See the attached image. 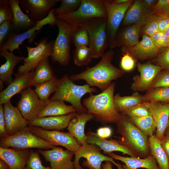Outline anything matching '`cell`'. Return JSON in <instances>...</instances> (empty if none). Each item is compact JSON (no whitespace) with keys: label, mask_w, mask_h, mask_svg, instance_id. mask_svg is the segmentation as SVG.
<instances>
[{"label":"cell","mask_w":169,"mask_h":169,"mask_svg":"<svg viewBox=\"0 0 169 169\" xmlns=\"http://www.w3.org/2000/svg\"><path fill=\"white\" fill-rule=\"evenodd\" d=\"M115 52L112 49L106 51L100 60L91 67L87 66L80 73L70 76L73 81L84 80L90 86H96L102 91L106 89L112 81L121 77L125 72L111 64Z\"/></svg>","instance_id":"obj_1"},{"label":"cell","mask_w":169,"mask_h":169,"mask_svg":"<svg viewBox=\"0 0 169 169\" xmlns=\"http://www.w3.org/2000/svg\"><path fill=\"white\" fill-rule=\"evenodd\" d=\"M115 82L105 90L97 95L90 94L89 96L83 100L87 112L92 114L99 121L105 123H116L120 114L117 110L114 103Z\"/></svg>","instance_id":"obj_2"},{"label":"cell","mask_w":169,"mask_h":169,"mask_svg":"<svg viewBox=\"0 0 169 169\" xmlns=\"http://www.w3.org/2000/svg\"><path fill=\"white\" fill-rule=\"evenodd\" d=\"M116 123L117 132L121 136L120 141L130 148L140 158L151 155L149 137L145 136L128 116L120 114Z\"/></svg>","instance_id":"obj_3"},{"label":"cell","mask_w":169,"mask_h":169,"mask_svg":"<svg viewBox=\"0 0 169 169\" xmlns=\"http://www.w3.org/2000/svg\"><path fill=\"white\" fill-rule=\"evenodd\" d=\"M90 87L87 84L77 85L73 83L70 77L65 74L59 79L57 90L49 99L69 102L78 113L87 112V109L82 104L81 100L85 94L97 91L95 88Z\"/></svg>","instance_id":"obj_4"},{"label":"cell","mask_w":169,"mask_h":169,"mask_svg":"<svg viewBox=\"0 0 169 169\" xmlns=\"http://www.w3.org/2000/svg\"><path fill=\"white\" fill-rule=\"evenodd\" d=\"M107 18H95L83 23L78 27L88 32L90 48L93 58H101L109 45L106 32Z\"/></svg>","instance_id":"obj_5"},{"label":"cell","mask_w":169,"mask_h":169,"mask_svg":"<svg viewBox=\"0 0 169 169\" xmlns=\"http://www.w3.org/2000/svg\"><path fill=\"white\" fill-rule=\"evenodd\" d=\"M56 25L58 28V33L54 42L51 58L53 62H57L62 66H67L70 60V44L76 27L57 17Z\"/></svg>","instance_id":"obj_6"},{"label":"cell","mask_w":169,"mask_h":169,"mask_svg":"<svg viewBox=\"0 0 169 169\" xmlns=\"http://www.w3.org/2000/svg\"><path fill=\"white\" fill-rule=\"evenodd\" d=\"M104 0H81L80 7L75 12L56 17L76 27H78L83 23L94 18H107Z\"/></svg>","instance_id":"obj_7"},{"label":"cell","mask_w":169,"mask_h":169,"mask_svg":"<svg viewBox=\"0 0 169 169\" xmlns=\"http://www.w3.org/2000/svg\"><path fill=\"white\" fill-rule=\"evenodd\" d=\"M0 146L18 149L37 148L47 150L57 146L31 132L28 126L24 129L11 136L0 138Z\"/></svg>","instance_id":"obj_8"},{"label":"cell","mask_w":169,"mask_h":169,"mask_svg":"<svg viewBox=\"0 0 169 169\" xmlns=\"http://www.w3.org/2000/svg\"><path fill=\"white\" fill-rule=\"evenodd\" d=\"M54 8H52L49 12L47 16L44 19L38 21L33 27L26 31L20 34H16L13 32L10 35L5 42L0 47V51L8 50L13 52L15 49L19 50L20 45L25 40L28 39L29 44H31L36 38L37 34L44 26L56 25V16L54 14Z\"/></svg>","instance_id":"obj_9"},{"label":"cell","mask_w":169,"mask_h":169,"mask_svg":"<svg viewBox=\"0 0 169 169\" xmlns=\"http://www.w3.org/2000/svg\"><path fill=\"white\" fill-rule=\"evenodd\" d=\"M100 150L99 147L92 144L86 143L81 146L74 153L75 159L73 163L74 169H84L79 163L81 158L86 159L83 163L89 169H101L102 163L103 161H110L116 166L118 169H123L121 165L116 162L113 158L102 154Z\"/></svg>","instance_id":"obj_10"},{"label":"cell","mask_w":169,"mask_h":169,"mask_svg":"<svg viewBox=\"0 0 169 169\" xmlns=\"http://www.w3.org/2000/svg\"><path fill=\"white\" fill-rule=\"evenodd\" d=\"M133 1L129 0L125 3L117 4L113 1L104 0L107 13L106 29L110 49L115 47V39L120 25Z\"/></svg>","instance_id":"obj_11"},{"label":"cell","mask_w":169,"mask_h":169,"mask_svg":"<svg viewBox=\"0 0 169 169\" xmlns=\"http://www.w3.org/2000/svg\"><path fill=\"white\" fill-rule=\"evenodd\" d=\"M54 41L48 40L47 37H42L35 43L36 46H26L28 56L23 60V65L18 68L17 74H21L34 70L38 63L43 59L51 56L52 54Z\"/></svg>","instance_id":"obj_12"},{"label":"cell","mask_w":169,"mask_h":169,"mask_svg":"<svg viewBox=\"0 0 169 169\" xmlns=\"http://www.w3.org/2000/svg\"><path fill=\"white\" fill-rule=\"evenodd\" d=\"M28 128L31 132L44 140L56 146H63L74 153L81 146L77 139L69 132L47 130L34 126H28Z\"/></svg>","instance_id":"obj_13"},{"label":"cell","mask_w":169,"mask_h":169,"mask_svg":"<svg viewBox=\"0 0 169 169\" xmlns=\"http://www.w3.org/2000/svg\"><path fill=\"white\" fill-rule=\"evenodd\" d=\"M20 94L21 98L17 104L22 115L27 120L36 118L46 105L47 101L40 100L31 86Z\"/></svg>","instance_id":"obj_14"},{"label":"cell","mask_w":169,"mask_h":169,"mask_svg":"<svg viewBox=\"0 0 169 169\" xmlns=\"http://www.w3.org/2000/svg\"><path fill=\"white\" fill-rule=\"evenodd\" d=\"M136 66L140 74L133 78L131 89L135 92L147 91L151 89L155 78L162 69L160 66L150 62L138 63Z\"/></svg>","instance_id":"obj_15"},{"label":"cell","mask_w":169,"mask_h":169,"mask_svg":"<svg viewBox=\"0 0 169 169\" xmlns=\"http://www.w3.org/2000/svg\"><path fill=\"white\" fill-rule=\"evenodd\" d=\"M38 152L50 162L51 169H74L72 161L74 153L71 151L56 146L50 149H39Z\"/></svg>","instance_id":"obj_16"},{"label":"cell","mask_w":169,"mask_h":169,"mask_svg":"<svg viewBox=\"0 0 169 169\" xmlns=\"http://www.w3.org/2000/svg\"><path fill=\"white\" fill-rule=\"evenodd\" d=\"M23 9L32 20L37 22L45 18L52 8L61 0H18Z\"/></svg>","instance_id":"obj_17"},{"label":"cell","mask_w":169,"mask_h":169,"mask_svg":"<svg viewBox=\"0 0 169 169\" xmlns=\"http://www.w3.org/2000/svg\"><path fill=\"white\" fill-rule=\"evenodd\" d=\"M159 49L155 44L151 37L143 35L142 39L138 43L131 47H122L121 50L135 59L144 60L156 57L160 53Z\"/></svg>","instance_id":"obj_18"},{"label":"cell","mask_w":169,"mask_h":169,"mask_svg":"<svg viewBox=\"0 0 169 169\" xmlns=\"http://www.w3.org/2000/svg\"><path fill=\"white\" fill-rule=\"evenodd\" d=\"M3 105L6 129L8 136L13 135L28 126L27 120L18 107L12 105L10 100Z\"/></svg>","instance_id":"obj_19"},{"label":"cell","mask_w":169,"mask_h":169,"mask_svg":"<svg viewBox=\"0 0 169 169\" xmlns=\"http://www.w3.org/2000/svg\"><path fill=\"white\" fill-rule=\"evenodd\" d=\"M143 103L150 111L156 127L155 135L161 141L164 136L169 120V102Z\"/></svg>","instance_id":"obj_20"},{"label":"cell","mask_w":169,"mask_h":169,"mask_svg":"<svg viewBox=\"0 0 169 169\" xmlns=\"http://www.w3.org/2000/svg\"><path fill=\"white\" fill-rule=\"evenodd\" d=\"M34 70L23 74H14L15 79L0 93V105H3L10 100L14 95L20 94L23 90L32 86Z\"/></svg>","instance_id":"obj_21"},{"label":"cell","mask_w":169,"mask_h":169,"mask_svg":"<svg viewBox=\"0 0 169 169\" xmlns=\"http://www.w3.org/2000/svg\"><path fill=\"white\" fill-rule=\"evenodd\" d=\"M87 143L95 145L106 154L113 151H119L123 154H127L131 157H137L136 154L128 147L121 142L120 140H107L98 137L96 133L92 131L88 132Z\"/></svg>","instance_id":"obj_22"},{"label":"cell","mask_w":169,"mask_h":169,"mask_svg":"<svg viewBox=\"0 0 169 169\" xmlns=\"http://www.w3.org/2000/svg\"><path fill=\"white\" fill-rule=\"evenodd\" d=\"M76 112L58 116L36 118L27 120L29 126L40 127L47 130H60L67 128L70 121L75 116Z\"/></svg>","instance_id":"obj_23"},{"label":"cell","mask_w":169,"mask_h":169,"mask_svg":"<svg viewBox=\"0 0 169 169\" xmlns=\"http://www.w3.org/2000/svg\"><path fill=\"white\" fill-rule=\"evenodd\" d=\"M29 153L28 149L20 150L0 147V159L4 161L10 169H24Z\"/></svg>","instance_id":"obj_24"},{"label":"cell","mask_w":169,"mask_h":169,"mask_svg":"<svg viewBox=\"0 0 169 169\" xmlns=\"http://www.w3.org/2000/svg\"><path fill=\"white\" fill-rule=\"evenodd\" d=\"M148 18L127 26L117 33L115 39V47H129L138 43L141 28Z\"/></svg>","instance_id":"obj_25"},{"label":"cell","mask_w":169,"mask_h":169,"mask_svg":"<svg viewBox=\"0 0 169 169\" xmlns=\"http://www.w3.org/2000/svg\"><path fill=\"white\" fill-rule=\"evenodd\" d=\"M94 117L88 112L78 113L69 121L67 129L77 140L80 145L86 143L87 136L85 133L84 128L86 123Z\"/></svg>","instance_id":"obj_26"},{"label":"cell","mask_w":169,"mask_h":169,"mask_svg":"<svg viewBox=\"0 0 169 169\" xmlns=\"http://www.w3.org/2000/svg\"><path fill=\"white\" fill-rule=\"evenodd\" d=\"M154 13L152 8L144 5L143 0H135L126 12L121 24L124 26H130L147 19Z\"/></svg>","instance_id":"obj_27"},{"label":"cell","mask_w":169,"mask_h":169,"mask_svg":"<svg viewBox=\"0 0 169 169\" xmlns=\"http://www.w3.org/2000/svg\"><path fill=\"white\" fill-rule=\"evenodd\" d=\"M13 13L12 22L13 32L16 34L24 32L33 27L37 22L32 20L27 14H24L19 6L18 0H9Z\"/></svg>","instance_id":"obj_28"},{"label":"cell","mask_w":169,"mask_h":169,"mask_svg":"<svg viewBox=\"0 0 169 169\" xmlns=\"http://www.w3.org/2000/svg\"><path fill=\"white\" fill-rule=\"evenodd\" d=\"M113 159L124 162L123 169H137L144 168L146 169H160L155 159L151 155L144 158L137 157H125L110 152L107 154Z\"/></svg>","instance_id":"obj_29"},{"label":"cell","mask_w":169,"mask_h":169,"mask_svg":"<svg viewBox=\"0 0 169 169\" xmlns=\"http://www.w3.org/2000/svg\"><path fill=\"white\" fill-rule=\"evenodd\" d=\"M0 56L6 60L5 62L0 67V80L8 85L13 81L12 75L14 74V67L25 57L16 56L8 50L0 51Z\"/></svg>","instance_id":"obj_30"},{"label":"cell","mask_w":169,"mask_h":169,"mask_svg":"<svg viewBox=\"0 0 169 169\" xmlns=\"http://www.w3.org/2000/svg\"><path fill=\"white\" fill-rule=\"evenodd\" d=\"M74 112L76 111L72 105H66L64 101L49 99L37 118L63 115Z\"/></svg>","instance_id":"obj_31"},{"label":"cell","mask_w":169,"mask_h":169,"mask_svg":"<svg viewBox=\"0 0 169 169\" xmlns=\"http://www.w3.org/2000/svg\"><path fill=\"white\" fill-rule=\"evenodd\" d=\"M55 75L48 57L42 59L34 70L32 86L37 85L52 79Z\"/></svg>","instance_id":"obj_32"},{"label":"cell","mask_w":169,"mask_h":169,"mask_svg":"<svg viewBox=\"0 0 169 169\" xmlns=\"http://www.w3.org/2000/svg\"><path fill=\"white\" fill-rule=\"evenodd\" d=\"M151 155L156 160L160 169H169V161L161 144V141L153 135L149 138Z\"/></svg>","instance_id":"obj_33"},{"label":"cell","mask_w":169,"mask_h":169,"mask_svg":"<svg viewBox=\"0 0 169 169\" xmlns=\"http://www.w3.org/2000/svg\"><path fill=\"white\" fill-rule=\"evenodd\" d=\"M114 100L117 110L121 113L130 107L143 102L142 95L137 92L127 96H122L117 94L114 95Z\"/></svg>","instance_id":"obj_34"},{"label":"cell","mask_w":169,"mask_h":169,"mask_svg":"<svg viewBox=\"0 0 169 169\" xmlns=\"http://www.w3.org/2000/svg\"><path fill=\"white\" fill-rule=\"evenodd\" d=\"M142 99L143 102H169V86L150 89Z\"/></svg>","instance_id":"obj_35"},{"label":"cell","mask_w":169,"mask_h":169,"mask_svg":"<svg viewBox=\"0 0 169 169\" xmlns=\"http://www.w3.org/2000/svg\"><path fill=\"white\" fill-rule=\"evenodd\" d=\"M130 118L133 123L145 136L149 137L154 135L156 127L151 115L141 117Z\"/></svg>","instance_id":"obj_36"},{"label":"cell","mask_w":169,"mask_h":169,"mask_svg":"<svg viewBox=\"0 0 169 169\" xmlns=\"http://www.w3.org/2000/svg\"><path fill=\"white\" fill-rule=\"evenodd\" d=\"M59 81V79L55 76L51 79L35 87L34 90L40 100L47 101L50 95L56 91Z\"/></svg>","instance_id":"obj_37"},{"label":"cell","mask_w":169,"mask_h":169,"mask_svg":"<svg viewBox=\"0 0 169 169\" xmlns=\"http://www.w3.org/2000/svg\"><path fill=\"white\" fill-rule=\"evenodd\" d=\"M73 59L75 64L79 66L87 65L93 58L89 46L75 48L73 51Z\"/></svg>","instance_id":"obj_38"},{"label":"cell","mask_w":169,"mask_h":169,"mask_svg":"<svg viewBox=\"0 0 169 169\" xmlns=\"http://www.w3.org/2000/svg\"><path fill=\"white\" fill-rule=\"evenodd\" d=\"M59 7L54 8L56 16L69 14L76 11L79 8L81 0H61Z\"/></svg>","instance_id":"obj_39"},{"label":"cell","mask_w":169,"mask_h":169,"mask_svg":"<svg viewBox=\"0 0 169 169\" xmlns=\"http://www.w3.org/2000/svg\"><path fill=\"white\" fill-rule=\"evenodd\" d=\"M72 42L75 48L89 46V38L87 30L81 27H76L72 34Z\"/></svg>","instance_id":"obj_40"},{"label":"cell","mask_w":169,"mask_h":169,"mask_svg":"<svg viewBox=\"0 0 169 169\" xmlns=\"http://www.w3.org/2000/svg\"><path fill=\"white\" fill-rule=\"evenodd\" d=\"M161 18L156 13L151 15L141 28V31L143 35H146L151 37L158 32L159 23Z\"/></svg>","instance_id":"obj_41"},{"label":"cell","mask_w":169,"mask_h":169,"mask_svg":"<svg viewBox=\"0 0 169 169\" xmlns=\"http://www.w3.org/2000/svg\"><path fill=\"white\" fill-rule=\"evenodd\" d=\"M120 114L130 117H139L151 115L149 109L143 102L130 107Z\"/></svg>","instance_id":"obj_42"},{"label":"cell","mask_w":169,"mask_h":169,"mask_svg":"<svg viewBox=\"0 0 169 169\" xmlns=\"http://www.w3.org/2000/svg\"><path fill=\"white\" fill-rule=\"evenodd\" d=\"M13 13L9 0H0V25L6 21L12 22Z\"/></svg>","instance_id":"obj_43"},{"label":"cell","mask_w":169,"mask_h":169,"mask_svg":"<svg viewBox=\"0 0 169 169\" xmlns=\"http://www.w3.org/2000/svg\"><path fill=\"white\" fill-rule=\"evenodd\" d=\"M24 169H51L49 166H45L42 164L38 152L33 150L30 151L29 155Z\"/></svg>","instance_id":"obj_44"},{"label":"cell","mask_w":169,"mask_h":169,"mask_svg":"<svg viewBox=\"0 0 169 169\" xmlns=\"http://www.w3.org/2000/svg\"><path fill=\"white\" fill-rule=\"evenodd\" d=\"M169 86V70L162 69L157 75L151 88Z\"/></svg>","instance_id":"obj_45"},{"label":"cell","mask_w":169,"mask_h":169,"mask_svg":"<svg viewBox=\"0 0 169 169\" xmlns=\"http://www.w3.org/2000/svg\"><path fill=\"white\" fill-rule=\"evenodd\" d=\"M155 13L169 18V0H159L152 8Z\"/></svg>","instance_id":"obj_46"},{"label":"cell","mask_w":169,"mask_h":169,"mask_svg":"<svg viewBox=\"0 0 169 169\" xmlns=\"http://www.w3.org/2000/svg\"><path fill=\"white\" fill-rule=\"evenodd\" d=\"M154 62L162 69L169 70V47L166 48L154 59Z\"/></svg>","instance_id":"obj_47"},{"label":"cell","mask_w":169,"mask_h":169,"mask_svg":"<svg viewBox=\"0 0 169 169\" xmlns=\"http://www.w3.org/2000/svg\"><path fill=\"white\" fill-rule=\"evenodd\" d=\"M13 32L11 22L5 21L0 25V47L5 42Z\"/></svg>","instance_id":"obj_48"},{"label":"cell","mask_w":169,"mask_h":169,"mask_svg":"<svg viewBox=\"0 0 169 169\" xmlns=\"http://www.w3.org/2000/svg\"><path fill=\"white\" fill-rule=\"evenodd\" d=\"M151 37L155 44L159 48L169 47V38L164 32H157Z\"/></svg>","instance_id":"obj_49"},{"label":"cell","mask_w":169,"mask_h":169,"mask_svg":"<svg viewBox=\"0 0 169 169\" xmlns=\"http://www.w3.org/2000/svg\"><path fill=\"white\" fill-rule=\"evenodd\" d=\"M136 62V59L131 56L128 53H124L121 58L120 67L124 71H129L133 69Z\"/></svg>","instance_id":"obj_50"},{"label":"cell","mask_w":169,"mask_h":169,"mask_svg":"<svg viewBox=\"0 0 169 169\" xmlns=\"http://www.w3.org/2000/svg\"><path fill=\"white\" fill-rule=\"evenodd\" d=\"M8 136L6 127L3 105H0V138H3Z\"/></svg>","instance_id":"obj_51"},{"label":"cell","mask_w":169,"mask_h":169,"mask_svg":"<svg viewBox=\"0 0 169 169\" xmlns=\"http://www.w3.org/2000/svg\"><path fill=\"white\" fill-rule=\"evenodd\" d=\"M96 134L100 138L106 139L111 136L112 130L109 127H101L97 130Z\"/></svg>","instance_id":"obj_52"},{"label":"cell","mask_w":169,"mask_h":169,"mask_svg":"<svg viewBox=\"0 0 169 169\" xmlns=\"http://www.w3.org/2000/svg\"><path fill=\"white\" fill-rule=\"evenodd\" d=\"M161 144L169 161V136L164 135L161 140Z\"/></svg>","instance_id":"obj_53"},{"label":"cell","mask_w":169,"mask_h":169,"mask_svg":"<svg viewBox=\"0 0 169 169\" xmlns=\"http://www.w3.org/2000/svg\"><path fill=\"white\" fill-rule=\"evenodd\" d=\"M161 17L159 23L158 32H164L169 25V18Z\"/></svg>","instance_id":"obj_54"},{"label":"cell","mask_w":169,"mask_h":169,"mask_svg":"<svg viewBox=\"0 0 169 169\" xmlns=\"http://www.w3.org/2000/svg\"><path fill=\"white\" fill-rule=\"evenodd\" d=\"M158 1L155 0H143V3L144 5L147 8H152L155 5Z\"/></svg>","instance_id":"obj_55"},{"label":"cell","mask_w":169,"mask_h":169,"mask_svg":"<svg viewBox=\"0 0 169 169\" xmlns=\"http://www.w3.org/2000/svg\"><path fill=\"white\" fill-rule=\"evenodd\" d=\"M102 169H113L112 163L110 161H106L104 164H102Z\"/></svg>","instance_id":"obj_56"},{"label":"cell","mask_w":169,"mask_h":169,"mask_svg":"<svg viewBox=\"0 0 169 169\" xmlns=\"http://www.w3.org/2000/svg\"><path fill=\"white\" fill-rule=\"evenodd\" d=\"M0 169H10V168L4 161L0 159Z\"/></svg>","instance_id":"obj_57"},{"label":"cell","mask_w":169,"mask_h":169,"mask_svg":"<svg viewBox=\"0 0 169 169\" xmlns=\"http://www.w3.org/2000/svg\"><path fill=\"white\" fill-rule=\"evenodd\" d=\"M129 0H115L113 1L115 4H120L125 3L127 2Z\"/></svg>","instance_id":"obj_58"},{"label":"cell","mask_w":169,"mask_h":169,"mask_svg":"<svg viewBox=\"0 0 169 169\" xmlns=\"http://www.w3.org/2000/svg\"><path fill=\"white\" fill-rule=\"evenodd\" d=\"M164 135L169 136V120L167 126L165 131Z\"/></svg>","instance_id":"obj_59"},{"label":"cell","mask_w":169,"mask_h":169,"mask_svg":"<svg viewBox=\"0 0 169 169\" xmlns=\"http://www.w3.org/2000/svg\"><path fill=\"white\" fill-rule=\"evenodd\" d=\"M166 35L169 38V25L164 32Z\"/></svg>","instance_id":"obj_60"},{"label":"cell","mask_w":169,"mask_h":169,"mask_svg":"<svg viewBox=\"0 0 169 169\" xmlns=\"http://www.w3.org/2000/svg\"><path fill=\"white\" fill-rule=\"evenodd\" d=\"M3 83L4 82L0 80V90H2L3 89Z\"/></svg>","instance_id":"obj_61"}]
</instances>
